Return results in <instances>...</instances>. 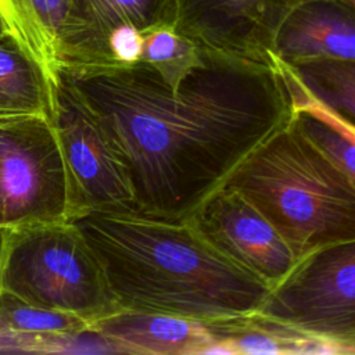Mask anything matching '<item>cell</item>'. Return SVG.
<instances>
[{
	"label": "cell",
	"instance_id": "6da1fadb",
	"mask_svg": "<svg viewBox=\"0 0 355 355\" xmlns=\"http://www.w3.org/2000/svg\"><path fill=\"white\" fill-rule=\"evenodd\" d=\"M62 71L104 122L136 208L166 219L191 218L297 114L279 64L204 51L176 90L143 61Z\"/></svg>",
	"mask_w": 355,
	"mask_h": 355
},
{
	"label": "cell",
	"instance_id": "7a4b0ae2",
	"mask_svg": "<svg viewBox=\"0 0 355 355\" xmlns=\"http://www.w3.org/2000/svg\"><path fill=\"white\" fill-rule=\"evenodd\" d=\"M121 309L222 323L252 318L270 287L218 251L191 218L137 208L73 218Z\"/></svg>",
	"mask_w": 355,
	"mask_h": 355
},
{
	"label": "cell",
	"instance_id": "3957f363",
	"mask_svg": "<svg viewBox=\"0 0 355 355\" xmlns=\"http://www.w3.org/2000/svg\"><path fill=\"white\" fill-rule=\"evenodd\" d=\"M225 186L243 193L272 222L300 262L355 240V180L302 130L297 114Z\"/></svg>",
	"mask_w": 355,
	"mask_h": 355
},
{
	"label": "cell",
	"instance_id": "277c9868",
	"mask_svg": "<svg viewBox=\"0 0 355 355\" xmlns=\"http://www.w3.org/2000/svg\"><path fill=\"white\" fill-rule=\"evenodd\" d=\"M0 294L90 324L121 311L97 257L72 220L4 226Z\"/></svg>",
	"mask_w": 355,
	"mask_h": 355
},
{
	"label": "cell",
	"instance_id": "5b68a950",
	"mask_svg": "<svg viewBox=\"0 0 355 355\" xmlns=\"http://www.w3.org/2000/svg\"><path fill=\"white\" fill-rule=\"evenodd\" d=\"M82 212L58 133L49 115L1 121V226L65 222Z\"/></svg>",
	"mask_w": 355,
	"mask_h": 355
},
{
	"label": "cell",
	"instance_id": "8992f818",
	"mask_svg": "<svg viewBox=\"0 0 355 355\" xmlns=\"http://www.w3.org/2000/svg\"><path fill=\"white\" fill-rule=\"evenodd\" d=\"M283 329L355 347V240L318 250L270 290L252 316Z\"/></svg>",
	"mask_w": 355,
	"mask_h": 355
},
{
	"label": "cell",
	"instance_id": "52a82bcc",
	"mask_svg": "<svg viewBox=\"0 0 355 355\" xmlns=\"http://www.w3.org/2000/svg\"><path fill=\"white\" fill-rule=\"evenodd\" d=\"M49 86V118L58 133L82 211L136 208L128 168L97 111L62 69Z\"/></svg>",
	"mask_w": 355,
	"mask_h": 355
},
{
	"label": "cell",
	"instance_id": "ba28073f",
	"mask_svg": "<svg viewBox=\"0 0 355 355\" xmlns=\"http://www.w3.org/2000/svg\"><path fill=\"white\" fill-rule=\"evenodd\" d=\"M175 28L201 50L277 67L275 42L293 0H175Z\"/></svg>",
	"mask_w": 355,
	"mask_h": 355
},
{
	"label": "cell",
	"instance_id": "9c48e42d",
	"mask_svg": "<svg viewBox=\"0 0 355 355\" xmlns=\"http://www.w3.org/2000/svg\"><path fill=\"white\" fill-rule=\"evenodd\" d=\"M191 220L218 251L255 275L270 290L300 263L272 222L230 186L212 194Z\"/></svg>",
	"mask_w": 355,
	"mask_h": 355
},
{
	"label": "cell",
	"instance_id": "30bf717a",
	"mask_svg": "<svg viewBox=\"0 0 355 355\" xmlns=\"http://www.w3.org/2000/svg\"><path fill=\"white\" fill-rule=\"evenodd\" d=\"M175 0H71L58 36V69L114 67L107 37L121 24L143 32L175 24Z\"/></svg>",
	"mask_w": 355,
	"mask_h": 355
},
{
	"label": "cell",
	"instance_id": "8fae6325",
	"mask_svg": "<svg viewBox=\"0 0 355 355\" xmlns=\"http://www.w3.org/2000/svg\"><path fill=\"white\" fill-rule=\"evenodd\" d=\"M277 61H355V7L345 0H305L282 22L276 42Z\"/></svg>",
	"mask_w": 355,
	"mask_h": 355
},
{
	"label": "cell",
	"instance_id": "7c38bea8",
	"mask_svg": "<svg viewBox=\"0 0 355 355\" xmlns=\"http://www.w3.org/2000/svg\"><path fill=\"white\" fill-rule=\"evenodd\" d=\"M116 354L130 355H202L215 341L204 322L136 311H116L90 324Z\"/></svg>",
	"mask_w": 355,
	"mask_h": 355
},
{
	"label": "cell",
	"instance_id": "4fadbf2b",
	"mask_svg": "<svg viewBox=\"0 0 355 355\" xmlns=\"http://www.w3.org/2000/svg\"><path fill=\"white\" fill-rule=\"evenodd\" d=\"M71 0H0L8 37L29 55L50 82L58 71V36Z\"/></svg>",
	"mask_w": 355,
	"mask_h": 355
},
{
	"label": "cell",
	"instance_id": "5bb4252c",
	"mask_svg": "<svg viewBox=\"0 0 355 355\" xmlns=\"http://www.w3.org/2000/svg\"><path fill=\"white\" fill-rule=\"evenodd\" d=\"M50 86L42 68L11 39L0 40V116L49 115Z\"/></svg>",
	"mask_w": 355,
	"mask_h": 355
},
{
	"label": "cell",
	"instance_id": "9a60e30c",
	"mask_svg": "<svg viewBox=\"0 0 355 355\" xmlns=\"http://www.w3.org/2000/svg\"><path fill=\"white\" fill-rule=\"evenodd\" d=\"M287 67L312 98L355 126V61L320 60Z\"/></svg>",
	"mask_w": 355,
	"mask_h": 355
},
{
	"label": "cell",
	"instance_id": "2e32d148",
	"mask_svg": "<svg viewBox=\"0 0 355 355\" xmlns=\"http://www.w3.org/2000/svg\"><path fill=\"white\" fill-rule=\"evenodd\" d=\"M141 61L151 65L176 90L180 82L202 64L204 51L173 24H162L144 31Z\"/></svg>",
	"mask_w": 355,
	"mask_h": 355
},
{
	"label": "cell",
	"instance_id": "e0dca14e",
	"mask_svg": "<svg viewBox=\"0 0 355 355\" xmlns=\"http://www.w3.org/2000/svg\"><path fill=\"white\" fill-rule=\"evenodd\" d=\"M0 322L35 337L73 336L90 329V323L76 315L35 306L4 294H0Z\"/></svg>",
	"mask_w": 355,
	"mask_h": 355
},
{
	"label": "cell",
	"instance_id": "ac0fdd59",
	"mask_svg": "<svg viewBox=\"0 0 355 355\" xmlns=\"http://www.w3.org/2000/svg\"><path fill=\"white\" fill-rule=\"evenodd\" d=\"M98 349V337L89 329L73 336L35 337L0 322V354H97Z\"/></svg>",
	"mask_w": 355,
	"mask_h": 355
},
{
	"label": "cell",
	"instance_id": "d6986e66",
	"mask_svg": "<svg viewBox=\"0 0 355 355\" xmlns=\"http://www.w3.org/2000/svg\"><path fill=\"white\" fill-rule=\"evenodd\" d=\"M143 33L132 24H121L108 33L107 47L114 67L133 65L141 61Z\"/></svg>",
	"mask_w": 355,
	"mask_h": 355
},
{
	"label": "cell",
	"instance_id": "ffe728a7",
	"mask_svg": "<svg viewBox=\"0 0 355 355\" xmlns=\"http://www.w3.org/2000/svg\"><path fill=\"white\" fill-rule=\"evenodd\" d=\"M8 35H7V31H6V26H4V22H3V19L0 18V40H3L4 37H7Z\"/></svg>",
	"mask_w": 355,
	"mask_h": 355
},
{
	"label": "cell",
	"instance_id": "44dd1931",
	"mask_svg": "<svg viewBox=\"0 0 355 355\" xmlns=\"http://www.w3.org/2000/svg\"><path fill=\"white\" fill-rule=\"evenodd\" d=\"M3 234H4V226H0V252H1V244H3Z\"/></svg>",
	"mask_w": 355,
	"mask_h": 355
},
{
	"label": "cell",
	"instance_id": "7402d4cb",
	"mask_svg": "<svg viewBox=\"0 0 355 355\" xmlns=\"http://www.w3.org/2000/svg\"><path fill=\"white\" fill-rule=\"evenodd\" d=\"M8 118H15V116H0V122H1V121H6V119H8Z\"/></svg>",
	"mask_w": 355,
	"mask_h": 355
},
{
	"label": "cell",
	"instance_id": "603a6c76",
	"mask_svg": "<svg viewBox=\"0 0 355 355\" xmlns=\"http://www.w3.org/2000/svg\"><path fill=\"white\" fill-rule=\"evenodd\" d=\"M345 1H348L351 6H354V7H355V0H345Z\"/></svg>",
	"mask_w": 355,
	"mask_h": 355
},
{
	"label": "cell",
	"instance_id": "cb8c5ba5",
	"mask_svg": "<svg viewBox=\"0 0 355 355\" xmlns=\"http://www.w3.org/2000/svg\"><path fill=\"white\" fill-rule=\"evenodd\" d=\"M293 1H294V6H295V4H298V3H301V1H305V0H293Z\"/></svg>",
	"mask_w": 355,
	"mask_h": 355
},
{
	"label": "cell",
	"instance_id": "d4e9b609",
	"mask_svg": "<svg viewBox=\"0 0 355 355\" xmlns=\"http://www.w3.org/2000/svg\"><path fill=\"white\" fill-rule=\"evenodd\" d=\"M0 226H1V219H0Z\"/></svg>",
	"mask_w": 355,
	"mask_h": 355
}]
</instances>
